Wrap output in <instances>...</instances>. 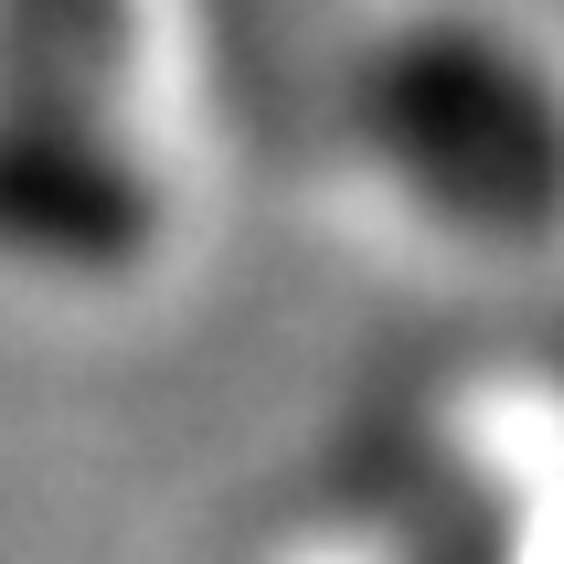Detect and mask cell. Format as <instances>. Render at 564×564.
Masks as SVG:
<instances>
[{
  "mask_svg": "<svg viewBox=\"0 0 564 564\" xmlns=\"http://www.w3.org/2000/svg\"><path fill=\"white\" fill-rule=\"evenodd\" d=\"M139 0H0V267L118 288L160 246V160L128 128Z\"/></svg>",
  "mask_w": 564,
  "mask_h": 564,
  "instance_id": "1",
  "label": "cell"
},
{
  "mask_svg": "<svg viewBox=\"0 0 564 564\" xmlns=\"http://www.w3.org/2000/svg\"><path fill=\"white\" fill-rule=\"evenodd\" d=\"M351 139L415 214L490 256L564 235V75L511 22L415 11L351 64Z\"/></svg>",
  "mask_w": 564,
  "mask_h": 564,
  "instance_id": "2",
  "label": "cell"
}]
</instances>
